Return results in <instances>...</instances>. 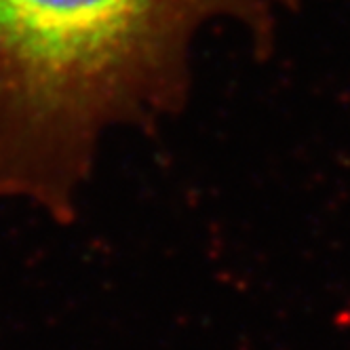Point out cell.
<instances>
[{
    "label": "cell",
    "instance_id": "1",
    "mask_svg": "<svg viewBox=\"0 0 350 350\" xmlns=\"http://www.w3.org/2000/svg\"><path fill=\"white\" fill-rule=\"evenodd\" d=\"M281 0H0V198L77 217L102 139L182 112L196 32L266 42Z\"/></svg>",
    "mask_w": 350,
    "mask_h": 350
}]
</instances>
